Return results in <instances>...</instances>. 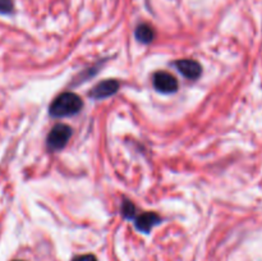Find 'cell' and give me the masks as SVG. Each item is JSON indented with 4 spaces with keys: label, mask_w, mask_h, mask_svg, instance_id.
<instances>
[{
    "label": "cell",
    "mask_w": 262,
    "mask_h": 261,
    "mask_svg": "<svg viewBox=\"0 0 262 261\" xmlns=\"http://www.w3.org/2000/svg\"><path fill=\"white\" fill-rule=\"evenodd\" d=\"M135 36L140 42L150 44L155 38V31H154V28L150 25H140L136 28Z\"/></svg>",
    "instance_id": "cell-7"
},
{
    "label": "cell",
    "mask_w": 262,
    "mask_h": 261,
    "mask_svg": "<svg viewBox=\"0 0 262 261\" xmlns=\"http://www.w3.org/2000/svg\"><path fill=\"white\" fill-rule=\"evenodd\" d=\"M72 261H97V260L94 255H82V256H77V257H74Z\"/></svg>",
    "instance_id": "cell-10"
},
{
    "label": "cell",
    "mask_w": 262,
    "mask_h": 261,
    "mask_svg": "<svg viewBox=\"0 0 262 261\" xmlns=\"http://www.w3.org/2000/svg\"><path fill=\"white\" fill-rule=\"evenodd\" d=\"M161 217L156 212L146 211L135 217V225L140 232L150 233L155 225L160 224Z\"/></svg>",
    "instance_id": "cell-6"
},
{
    "label": "cell",
    "mask_w": 262,
    "mask_h": 261,
    "mask_svg": "<svg viewBox=\"0 0 262 261\" xmlns=\"http://www.w3.org/2000/svg\"><path fill=\"white\" fill-rule=\"evenodd\" d=\"M15 261H22V260H15Z\"/></svg>",
    "instance_id": "cell-11"
},
{
    "label": "cell",
    "mask_w": 262,
    "mask_h": 261,
    "mask_svg": "<svg viewBox=\"0 0 262 261\" xmlns=\"http://www.w3.org/2000/svg\"><path fill=\"white\" fill-rule=\"evenodd\" d=\"M72 136V128L69 125L59 123L54 125L46 137V145L50 151H59L66 147Z\"/></svg>",
    "instance_id": "cell-2"
},
{
    "label": "cell",
    "mask_w": 262,
    "mask_h": 261,
    "mask_svg": "<svg viewBox=\"0 0 262 261\" xmlns=\"http://www.w3.org/2000/svg\"><path fill=\"white\" fill-rule=\"evenodd\" d=\"M82 106H83V101L78 95L74 92H64L51 102L49 112L53 117L63 118L77 114L82 109Z\"/></svg>",
    "instance_id": "cell-1"
},
{
    "label": "cell",
    "mask_w": 262,
    "mask_h": 261,
    "mask_svg": "<svg viewBox=\"0 0 262 261\" xmlns=\"http://www.w3.org/2000/svg\"><path fill=\"white\" fill-rule=\"evenodd\" d=\"M13 0H0V13L2 14H9L13 12Z\"/></svg>",
    "instance_id": "cell-9"
},
{
    "label": "cell",
    "mask_w": 262,
    "mask_h": 261,
    "mask_svg": "<svg viewBox=\"0 0 262 261\" xmlns=\"http://www.w3.org/2000/svg\"><path fill=\"white\" fill-rule=\"evenodd\" d=\"M178 71L188 79H197L202 73L201 64L193 59H181L176 61Z\"/></svg>",
    "instance_id": "cell-5"
},
{
    "label": "cell",
    "mask_w": 262,
    "mask_h": 261,
    "mask_svg": "<svg viewBox=\"0 0 262 261\" xmlns=\"http://www.w3.org/2000/svg\"><path fill=\"white\" fill-rule=\"evenodd\" d=\"M154 86L163 94H173L178 90V81L168 72H158L154 74Z\"/></svg>",
    "instance_id": "cell-3"
},
{
    "label": "cell",
    "mask_w": 262,
    "mask_h": 261,
    "mask_svg": "<svg viewBox=\"0 0 262 261\" xmlns=\"http://www.w3.org/2000/svg\"><path fill=\"white\" fill-rule=\"evenodd\" d=\"M119 86L120 83L117 79H106V81H102L96 84L90 92V96L96 100L106 99V97L114 95L119 90Z\"/></svg>",
    "instance_id": "cell-4"
},
{
    "label": "cell",
    "mask_w": 262,
    "mask_h": 261,
    "mask_svg": "<svg viewBox=\"0 0 262 261\" xmlns=\"http://www.w3.org/2000/svg\"><path fill=\"white\" fill-rule=\"evenodd\" d=\"M136 206L133 205V202L124 200V202L122 204V214L125 219H135L136 217Z\"/></svg>",
    "instance_id": "cell-8"
}]
</instances>
